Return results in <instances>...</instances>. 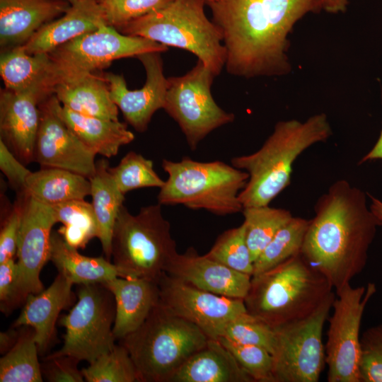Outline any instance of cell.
<instances>
[{
  "mask_svg": "<svg viewBox=\"0 0 382 382\" xmlns=\"http://www.w3.org/2000/svg\"><path fill=\"white\" fill-rule=\"evenodd\" d=\"M108 25L96 0H71L66 11L43 25L25 45L26 52L50 53L63 44Z\"/></svg>",
  "mask_w": 382,
  "mask_h": 382,
  "instance_id": "cell-22",
  "label": "cell"
},
{
  "mask_svg": "<svg viewBox=\"0 0 382 382\" xmlns=\"http://www.w3.org/2000/svg\"><path fill=\"white\" fill-rule=\"evenodd\" d=\"M204 0H174L167 6L137 18L118 30L166 46L187 50L197 57L215 76L226 61L220 29L206 16Z\"/></svg>",
  "mask_w": 382,
  "mask_h": 382,
  "instance_id": "cell-7",
  "label": "cell"
},
{
  "mask_svg": "<svg viewBox=\"0 0 382 382\" xmlns=\"http://www.w3.org/2000/svg\"><path fill=\"white\" fill-rule=\"evenodd\" d=\"M218 340L254 382H274L273 359L269 351L255 345L238 344L224 337Z\"/></svg>",
  "mask_w": 382,
  "mask_h": 382,
  "instance_id": "cell-39",
  "label": "cell"
},
{
  "mask_svg": "<svg viewBox=\"0 0 382 382\" xmlns=\"http://www.w3.org/2000/svg\"><path fill=\"white\" fill-rule=\"evenodd\" d=\"M159 302L172 313L218 340L227 325L247 312L244 300L211 293L163 272L158 282Z\"/></svg>",
  "mask_w": 382,
  "mask_h": 382,
  "instance_id": "cell-14",
  "label": "cell"
},
{
  "mask_svg": "<svg viewBox=\"0 0 382 382\" xmlns=\"http://www.w3.org/2000/svg\"><path fill=\"white\" fill-rule=\"evenodd\" d=\"M221 337L238 344L263 347L271 354L274 345V328L248 311L231 320Z\"/></svg>",
  "mask_w": 382,
  "mask_h": 382,
  "instance_id": "cell-38",
  "label": "cell"
},
{
  "mask_svg": "<svg viewBox=\"0 0 382 382\" xmlns=\"http://www.w3.org/2000/svg\"><path fill=\"white\" fill-rule=\"evenodd\" d=\"M168 47L148 38L122 34L104 25L81 35L48 53L53 63L56 86L62 81L93 74L124 57L163 52Z\"/></svg>",
  "mask_w": 382,
  "mask_h": 382,
  "instance_id": "cell-11",
  "label": "cell"
},
{
  "mask_svg": "<svg viewBox=\"0 0 382 382\" xmlns=\"http://www.w3.org/2000/svg\"><path fill=\"white\" fill-rule=\"evenodd\" d=\"M360 343V382H382V323L366 329Z\"/></svg>",
  "mask_w": 382,
  "mask_h": 382,
  "instance_id": "cell-41",
  "label": "cell"
},
{
  "mask_svg": "<svg viewBox=\"0 0 382 382\" xmlns=\"http://www.w3.org/2000/svg\"><path fill=\"white\" fill-rule=\"evenodd\" d=\"M332 292L308 316L274 328V382H317L325 364L323 330L332 309Z\"/></svg>",
  "mask_w": 382,
  "mask_h": 382,
  "instance_id": "cell-10",
  "label": "cell"
},
{
  "mask_svg": "<svg viewBox=\"0 0 382 382\" xmlns=\"http://www.w3.org/2000/svg\"><path fill=\"white\" fill-rule=\"evenodd\" d=\"M170 382H254L219 340L209 339L176 371Z\"/></svg>",
  "mask_w": 382,
  "mask_h": 382,
  "instance_id": "cell-25",
  "label": "cell"
},
{
  "mask_svg": "<svg viewBox=\"0 0 382 382\" xmlns=\"http://www.w3.org/2000/svg\"><path fill=\"white\" fill-rule=\"evenodd\" d=\"M0 169L10 185L21 195L31 171L9 150L1 139H0Z\"/></svg>",
  "mask_w": 382,
  "mask_h": 382,
  "instance_id": "cell-45",
  "label": "cell"
},
{
  "mask_svg": "<svg viewBox=\"0 0 382 382\" xmlns=\"http://www.w3.org/2000/svg\"><path fill=\"white\" fill-rule=\"evenodd\" d=\"M65 0H0V45L4 50L25 45L43 25L62 16Z\"/></svg>",
  "mask_w": 382,
  "mask_h": 382,
  "instance_id": "cell-21",
  "label": "cell"
},
{
  "mask_svg": "<svg viewBox=\"0 0 382 382\" xmlns=\"http://www.w3.org/2000/svg\"><path fill=\"white\" fill-rule=\"evenodd\" d=\"M376 291L372 282L357 287L349 283L336 290L325 345L328 382H360V327L365 308Z\"/></svg>",
  "mask_w": 382,
  "mask_h": 382,
  "instance_id": "cell-13",
  "label": "cell"
},
{
  "mask_svg": "<svg viewBox=\"0 0 382 382\" xmlns=\"http://www.w3.org/2000/svg\"><path fill=\"white\" fill-rule=\"evenodd\" d=\"M54 94L68 109L86 116L118 120V107L103 77L90 74L58 83Z\"/></svg>",
  "mask_w": 382,
  "mask_h": 382,
  "instance_id": "cell-26",
  "label": "cell"
},
{
  "mask_svg": "<svg viewBox=\"0 0 382 382\" xmlns=\"http://www.w3.org/2000/svg\"><path fill=\"white\" fill-rule=\"evenodd\" d=\"M81 372L87 382H139L135 365L122 344L115 345Z\"/></svg>",
  "mask_w": 382,
  "mask_h": 382,
  "instance_id": "cell-35",
  "label": "cell"
},
{
  "mask_svg": "<svg viewBox=\"0 0 382 382\" xmlns=\"http://www.w3.org/2000/svg\"><path fill=\"white\" fill-rule=\"evenodd\" d=\"M371 199L370 209L382 221V201L369 195Z\"/></svg>",
  "mask_w": 382,
  "mask_h": 382,
  "instance_id": "cell-49",
  "label": "cell"
},
{
  "mask_svg": "<svg viewBox=\"0 0 382 382\" xmlns=\"http://www.w3.org/2000/svg\"><path fill=\"white\" fill-rule=\"evenodd\" d=\"M79 360L71 356L44 358L41 365L43 378L49 382H82L84 378L78 369Z\"/></svg>",
  "mask_w": 382,
  "mask_h": 382,
  "instance_id": "cell-43",
  "label": "cell"
},
{
  "mask_svg": "<svg viewBox=\"0 0 382 382\" xmlns=\"http://www.w3.org/2000/svg\"><path fill=\"white\" fill-rule=\"evenodd\" d=\"M321 10L330 13L345 12L348 4V0H320Z\"/></svg>",
  "mask_w": 382,
  "mask_h": 382,
  "instance_id": "cell-47",
  "label": "cell"
},
{
  "mask_svg": "<svg viewBox=\"0 0 382 382\" xmlns=\"http://www.w3.org/2000/svg\"><path fill=\"white\" fill-rule=\"evenodd\" d=\"M108 170L124 195L139 188H161L165 183L154 170L153 161L134 151L127 153L116 166H109Z\"/></svg>",
  "mask_w": 382,
  "mask_h": 382,
  "instance_id": "cell-37",
  "label": "cell"
},
{
  "mask_svg": "<svg viewBox=\"0 0 382 382\" xmlns=\"http://www.w3.org/2000/svg\"><path fill=\"white\" fill-rule=\"evenodd\" d=\"M222 34L228 73L241 77L282 76L291 66L288 35L320 0H217L207 3Z\"/></svg>",
  "mask_w": 382,
  "mask_h": 382,
  "instance_id": "cell-1",
  "label": "cell"
},
{
  "mask_svg": "<svg viewBox=\"0 0 382 382\" xmlns=\"http://www.w3.org/2000/svg\"><path fill=\"white\" fill-rule=\"evenodd\" d=\"M245 238L254 261L277 232L292 217L285 209L269 205L243 208Z\"/></svg>",
  "mask_w": 382,
  "mask_h": 382,
  "instance_id": "cell-34",
  "label": "cell"
},
{
  "mask_svg": "<svg viewBox=\"0 0 382 382\" xmlns=\"http://www.w3.org/2000/svg\"><path fill=\"white\" fill-rule=\"evenodd\" d=\"M161 204L148 205L136 214L122 206L115 224L111 258L122 277L142 278L158 284L178 253L170 222Z\"/></svg>",
  "mask_w": 382,
  "mask_h": 382,
  "instance_id": "cell-8",
  "label": "cell"
},
{
  "mask_svg": "<svg viewBox=\"0 0 382 382\" xmlns=\"http://www.w3.org/2000/svg\"><path fill=\"white\" fill-rule=\"evenodd\" d=\"M166 272L200 289L243 300L248 294L252 277L200 255L192 247L183 253H178Z\"/></svg>",
  "mask_w": 382,
  "mask_h": 382,
  "instance_id": "cell-19",
  "label": "cell"
},
{
  "mask_svg": "<svg viewBox=\"0 0 382 382\" xmlns=\"http://www.w3.org/2000/svg\"><path fill=\"white\" fill-rule=\"evenodd\" d=\"M40 203L53 206L91 195L89 179L58 168L42 167L28 175L23 192Z\"/></svg>",
  "mask_w": 382,
  "mask_h": 382,
  "instance_id": "cell-29",
  "label": "cell"
},
{
  "mask_svg": "<svg viewBox=\"0 0 382 382\" xmlns=\"http://www.w3.org/2000/svg\"><path fill=\"white\" fill-rule=\"evenodd\" d=\"M207 3H210V2H214V1H216L217 0H204Z\"/></svg>",
  "mask_w": 382,
  "mask_h": 382,
  "instance_id": "cell-50",
  "label": "cell"
},
{
  "mask_svg": "<svg viewBox=\"0 0 382 382\" xmlns=\"http://www.w3.org/2000/svg\"><path fill=\"white\" fill-rule=\"evenodd\" d=\"M73 284L58 273L50 286L38 294H29L12 327L28 326L35 331L40 355L45 354L56 337L55 325L60 312L73 302Z\"/></svg>",
  "mask_w": 382,
  "mask_h": 382,
  "instance_id": "cell-20",
  "label": "cell"
},
{
  "mask_svg": "<svg viewBox=\"0 0 382 382\" xmlns=\"http://www.w3.org/2000/svg\"><path fill=\"white\" fill-rule=\"evenodd\" d=\"M78 300L59 324L65 329L60 349L45 358L71 356L88 364L115 346V302L103 284H79Z\"/></svg>",
  "mask_w": 382,
  "mask_h": 382,
  "instance_id": "cell-9",
  "label": "cell"
},
{
  "mask_svg": "<svg viewBox=\"0 0 382 382\" xmlns=\"http://www.w3.org/2000/svg\"><path fill=\"white\" fill-rule=\"evenodd\" d=\"M332 289L299 253L252 276L244 303L248 313L274 328L311 315Z\"/></svg>",
  "mask_w": 382,
  "mask_h": 382,
  "instance_id": "cell-4",
  "label": "cell"
},
{
  "mask_svg": "<svg viewBox=\"0 0 382 382\" xmlns=\"http://www.w3.org/2000/svg\"><path fill=\"white\" fill-rule=\"evenodd\" d=\"M301 254L338 289L366 267L380 221L366 194L345 180L332 184L314 207Z\"/></svg>",
  "mask_w": 382,
  "mask_h": 382,
  "instance_id": "cell-2",
  "label": "cell"
},
{
  "mask_svg": "<svg viewBox=\"0 0 382 382\" xmlns=\"http://www.w3.org/2000/svg\"><path fill=\"white\" fill-rule=\"evenodd\" d=\"M21 216L22 202L20 197L1 226L0 231V263L13 259L16 255Z\"/></svg>",
  "mask_w": 382,
  "mask_h": 382,
  "instance_id": "cell-44",
  "label": "cell"
},
{
  "mask_svg": "<svg viewBox=\"0 0 382 382\" xmlns=\"http://www.w3.org/2000/svg\"><path fill=\"white\" fill-rule=\"evenodd\" d=\"M0 74L7 90L34 91L45 98L54 93L53 63L48 53L31 54L22 46L4 50L0 57Z\"/></svg>",
  "mask_w": 382,
  "mask_h": 382,
  "instance_id": "cell-24",
  "label": "cell"
},
{
  "mask_svg": "<svg viewBox=\"0 0 382 382\" xmlns=\"http://www.w3.org/2000/svg\"><path fill=\"white\" fill-rule=\"evenodd\" d=\"M331 134L330 125L323 113L304 122L280 121L257 151L232 158L231 165L249 175L239 195L243 208L269 205L289 185L292 166L299 156Z\"/></svg>",
  "mask_w": 382,
  "mask_h": 382,
  "instance_id": "cell-3",
  "label": "cell"
},
{
  "mask_svg": "<svg viewBox=\"0 0 382 382\" xmlns=\"http://www.w3.org/2000/svg\"><path fill=\"white\" fill-rule=\"evenodd\" d=\"M19 328L16 342L0 359V381L42 382L35 331L28 326Z\"/></svg>",
  "mask_w": 382,
  "mask_h": 382,
  "instance_id": "cell-31",
  "label": "cell"
},
{
  "mask_svg": "<svg viewBox=\"0 0 382 382\" xmlns=\"http://www.w3.org/2000/svg\"><path fill=\"white\" fill-rule=\"evenodd\" d=\"M45 98L34 91H1L0 139L25 165L34 161L40 119L39 104Z\"/></svg>",
  "mask_w": 382,
  "mask_h": 382,
  "instance_id": "cell-18",
  "label": "cell"
},
{
  "mask_svg": "<svg viewBox=\"0 0 382 382\" xmlns=\"http://www.w3.org/2000/svg\"><path fill=\"white\" fill-rule=\"evenodd\" d=\"M52 207L57 222L63 224L57 232L69 245L85 248L92 238H98V224L91 203L74 199Z\"/></svg>",
  "mask_w": 382,
  "mask_h": 382,
  "instance_id": "cell-32",
  "label": "cell"
},
{
  "mask_svg": "<svg viewBox=\"0 0 382 382\" xmlns=\"http://www.w3.org/2000/svg\"><path fill=\"white\" fill-rule=\"evenodd\" d=\"M18 278V267L14 258L0 263V310L6 316L22 304Z\"/></svg>",
  "mask_w": 382,
  "mask_h": 382,
  "instance_id": "cell-42",
  "label": "cell"
},
{
  "mask_svg": "<svg viewBox=\"0 0 382 382\" xmlns=\"http://www.w3.org/2000/svg\"><path fill=\"white\" fill-rule=\"evenodd\" d=\"M204 255L232 270L253 276V261L243 223L221 233Z\"/></svg>",
  "mask_w": 382,
  "mask_h": 382,
  "instance_id": "cell-36",
  "label": "cell"
},
{
  "mask_svg": "<svg viewBox=\"0 0 382 382\" xmlns=\"http://www.w3.org/2000/svg\"><path fill=\"white\" fill-rule=\"evenodd\" d=\"M174 0H96L108 25L120 29Z\"/></svg>",
  "mask_w": 382,
  "mask_h": 382,
  "instance_id": "cell-40",
  "label": "cell"
},
{
  "mask_svg": "<svg viewBox=\"0 0 382 382\" xmlns=\"http://www.w3.org/2000/svg\"><path fill=\"white\" fill-rule=\"evenodd\" d=\"M161 53L147 52L137 57L146 73L145 84L140 89L129 90L122 75L107 73L103 76L112 100L127 123L139 132L147 129L153 115L165 104L168 80L163 74Z\"/></svg>",
  "mask_w": 382,
  "mask_h": 382,
  "instance_id": "cell-17",
  "label": "cell"
},
{
  "mask_svg": "<svg viewBox=\"0 0 382 382\" xmlns=\"http://www.w3.org/2000/svg\"><path fill=\"white\" fill-rule=\"evenodd\" d=\"M161 166L168 178L159 188L158 204L217 216L242 212L239 195L248 182L247 172L221 161L202 162L188 156L179 161L163 159Z\"/></svg>",
  "mask_w": 382,
  "mask_h": 382,
  "instance_id": "cell-6",
  "label": "cell"
},
{
  "mask_svg": "<svg viewBox=\"0 0 382 382\" xmlns=\"http://www.w3.org/2000/svg\"><path fill=\"white\" fill-rule=\"evenodd\" d=\"M57 110L69 128L95 154L112 158L118 154L121 146L134 139V134L127 129V125L119 120L83 115L60 103Z\"/></svg>",
  "mask_w": 382,
  "mask_h": 382,
  "instance_id": "cell-27",
  "label": "cell"
},
{
  "mask_svg": "<svg viewBox=\"0 0 382 382\" xmlns=\"http://www.w3.org/2000/svg\"><path fill=\"white\" fill-rule=\"evenodd\" d=\"M106 159L96 163L91 182L92 206L98 224V238L107 259L110 260L113 229L118 213L123 205L125 195L119 190L108 170Z\"/></svg>",
  "mask_w": 382,
  "mask_h": 382,
  "instance_id": "cell-30",
  "label": "cell"
},
{
  "mask_svg": "<svg viewBox=\"0 0 382 382\" xmlns=\"http://www.w3.org/2000/svg\"><path fill=\"white\" fill-rule=\"evenodd\" d=\"M209 339L195 325L159 302L139 328L120 340L135 365L139 382H170Z\"/></svg>",
  "mask_w": 382,
  "mask_h": 382,
  "instance_id": "cell-5",
  "label": "cell"
},
{
  "mask_svg": "<svg viewBox=\"0 0 382 382\" xmlns=\"http://www.w3.org/2000/svg\"><path fill=\"white\" fill-rule=\"evenodd\" d=\"M50 260L73 284H103L122 275L119 269L106 257L81 255L69 245L55 231L51 235Z\"/></svg>",
  "mask_w": 382,
  "mask_h": 382,
  "instance_id": "cell-28",
  "label": "cell"
},
{
  "mask_svg": "<svg viewBox=\"0 0 382 382\" xmlns=\"http://www.w3.org/2000/svg\"><path fill=\"white\" fill-rule=\"evenodd\" d=\"M65 1H69H69H71V0H65Z\"/></svg>",
  "mask_w": 382,
  "mask_h": 382,
  "instance_id": "cell-51",
  "label": "cell"
},
{
  "mask_svg": "<svg viewBox=\"0 0 382 382\" xmlns=\"http://www.w3.org/2000/svg\"><path fill=\"white\" fill-rule=\"evenodd\" d=\"M376 159H382V129L373 148L361 159L359 163H363L366 161Z\"/></svg>",
  "mask_w": 382,
  "mask_h": 382,
  "instance_id": "cell-48",
  "label": "cell"
},
{
  "mask_svg": "<svg viewBox=\"0 0 382 382\" xmlns=\"http://www.w3.org/2000/svg\"><path fill=\"white\" fill-rule=\"evenodd\" d=\"M113 295V335L121 340L135 331L159 303L158 284L148 279L117 277L103 284Z\"/></svg>",
  "mask_w": 382,
  "mask_h": 382,
  "instance_id": "cell-23",
  "label": "cell"
},
{
  "mask_svg": "<svg viewBox=\"0 0 382 382\" xmlns=\"http://www.w3.org/2000/svg\"><path fill=\"white\" fill-rule=\"evenodd\" d=\"M216 77L201 61L187 73L168 78L163 108L178 125L192 150L209 133L232 122L235 115L221 108L211 93Z\"/></svg>",
  "mask_w": 382,
  "mask_h": 382,
  "instance_id": "cell-12",
  "label": "cell"
},
{
  "mask_svg": "<svg viewBox=\"0 0 382 382\" xmlns=\"http://www.w3.org/2000/svg\"><path fill=\"white\" fill-rule=\"evenodd\" d=\"M53 93L39 104L40 119L34 161L41 167L68 170L88 178L96 171L95 154L69 128L59 115Z\"/></svg>",
  "mask_w": 382,
  "mask_h": 382,
  "instance_id": "cell-16",
  "label": "cell"
},
{
  "mask_svg": "<svg viewBox=\"0 0 382 382\" xmlns=\"http://www.w3.org/2000/svg\"><path fill=\"white\" fill-rule=\"evenodd\" d=\"M310 220L292 217L274 236L253 263V275L301 253Z\"/></svg>",
  "mask_w": 382,
  "mask_h": 382,
  "instance_id": "cell-33",
  "label": "cell"
},
{
  "mask_svg": "<svg viewBox=\"0 0 382 382\" xmlns=\"http://www.w3.org/2000/svg\"><path fill=\"white\" fill-rule=\"evenodd\" d=\"M21 195L22 216L16 256L18 294L23 303L29 294L44 289L40 274L50 260L52 228L57 222L52 206Z\"/></svg>",
  "mask_w": 382,
  "mask_h": 382,
  "instance_id": "cell-15",
  "label": "cell"
},
{
  "mask_svg": "<svg viewBox=\"0 0 382 382\" xmlns=\"http://www.w3.org/2000/svg\"><path fill=\"white\" fill-rule=\"evenodd\" d=\"M20 334V328L8 329L0 333V353L4 354L16 342Z\"/></svg>",
  "mask_w": 382,
  "mask_h": 382,
  "instance_id": "cell-46",
  "label": "cell"
}]
</instances>
